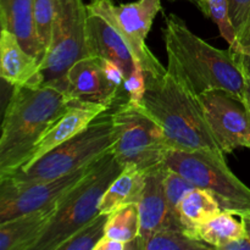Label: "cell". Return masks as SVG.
I'll return each instance as SVG.
<instances>
[{"instance_id":"cell-11","label":"cell","mask_w":250,"mask_h":250,"mask_svg":"<svg viewBox=\"0 0 250 250\" xmlns=\"http://www.w3.org/2000/svg\"><path fill=\"white\" fill-rule=\"evenodd\" d=\"M198 97L224 154L238 148L250 149V119L246 103L224 89H209Z\"/></svg>"},{"instance_id":"cell-23","label":"cell","mask_w":250,"mask_h":250,"mask_svg":"<svg viewBox=\"0 0 250 250\" xmlns=\"http://www.w3.org/2000/svg\"><path fill=\"white\" fill-rule=\"evenodd\" d=\"M207 250L208 244L193 238L180 229H164L151 234L141 246V250Z\"/></svg>"},{"instance_id":"cell-28","label":"cell","mask_w":250,"mask_h":250,"mask_svg":"<svg viewBox=\"0 0 250 250\" xmlns=\"http://www.w3.org/2000/svg\"><path fill=\"white\" fill-rule=\"evenodd\" d=\"M227 6L229 21L236 34V43L229 49H234L250 32V0H227Z\"/></svg>"},{"instance_id":"cell-32","label":"cell","mask_w":250,"mask_h":250,"mask_svg":"<svg viewBox=\"0 0 250 250\" xmlns=\"http://www.w3.org/2000/svg\"><path fill=\"white\" fill-rule=\"evenodd\" d=\"M221 250H250V238L248 236L229 242Z\"/></svg>"},{"instance_id":"cell-29","label":"cell","mask_w":250,"mask_h":250,"mask_svg":"<svg viewBox=\"0 0 250 250\" xmlns=\"http://www.w3.org/2000/svg\"><path fill=\"white\" fill-rule=\"evenodd\" d=\"M146 89V76L139 62L136 63L131 75L124 83V90L127 93V100L133 104H141Z\"/></svg>"},{"instance_id":"cell-6","label":"cell","mask_w":250,"mask_h":250,"mask_svg":"<svg viewBox=\"0 0 250 250\" xmlns=\"http://www.w3.org/2000/svg\"><path fill=\"white\" fill-rule=\"evenodd\" d=\"M112 119L111 153L124 167L146 173L164 163L171 148L160 125L141 105L125 100L112 111Z\"/></svg>"},{"instance_id":"cell-26","label":"cell","mask_w":250,"mask_h":250,"mask_svg":"<svg viewBox=\"0 0 250 250\" xmlns=\"http://www.w3.org/2000/svg\"><path fill=\"white\" fill-rule=\"evenodd\" d=\"M175 1V0H172ZM194 2L205 17L211 19L217 24L220 33L229 46H233L236 43V34L232 28L231 21L229 17V6L227 0H187Z\"/></svg>"},{"instance_id":"cell-14","label":"cell","mask_w":250,"mask_h":250,"mask_svg":"<svg viewBox=\"0 0 250 250\" xmlns=\"http://www.w3.org/2000/svg\"><path fill=\"white\" fill-rule=\"evenodd\" d=\"M87 48L89 55L116 63L124 71L126 78L137 63L119 29L104 17L93 12H88L87 16Z\"/></svg>"},{"instance_id":"cell-10","label":"cell","mask_w":250,"mask_h":250,"mask_svg":"<svg viewBox=\"0 0 250 250\" xmlns=\"http://www.w3.org/2000/svg\"><path fill=\"white\" fill-rule=\"evenodd\" d=\"M95 163L44 182H19L0 177V222L33 211L54 210L60 200L94 167Z\"/></svg>"},{"instance_id":"cell-13","label":"cell","mask_w":250,"mask_h":250,"mask_svg":"<svg viewBox=\"0 0 250 250\" xmlns=\"http://www.w3.org/2000/svg\"><path fill=\"white\" fill-rule=\"evenodd\" d=\"M167 167L160 164L146 173V187L138 203L141 232L138 238L127 243L126 250H141V246L151 234L170 229L167 198L165 192V173Z\"/></svg>"},{"instance_id":"cell-21","label":"cell","mask_w":250,"mask_h":250,"mask_svg":"<svg viewBox=\"0 0 250 250\" xmlns=\"http://www.w3.org/2000/svg\"><path fill=\"white\" fill-rule=\"evenodd\" d=\"M222 208L214 194L195 187L186 194L178 208V217L187 233L219 215Z\"/></svg>"},{"instance_id":"cell-8","label":"cell","mask_w":250,"mask_h":250,"mask_svg":"<svg viewBox=\"0 0 250 250\" xmlns=\"http://www.w3.org/2000/svg\"><path fill=\"white\" fill-rule=\"evenodd\" d=\"M87 16L83 0H56L50 43L41 63L42 85L56 87L73 63L89 56Z\"/></svg>"},{"instance_id":"cell-22","label":"cell","mask_w":250,"mask_h":250,"mask_svg":"<svg viewBox=\"0 0 250 250\" xmlns=\"http://www.w3.org/2000/svg\"><path fill=\"white\" fill-rule=\"evenodd\" d=\"M141 232V215L138 204H128L109 214L105 237L129 243L138 238Z\"/></svg>"},{"instance_id":"cell-20","label":"cell","mask_w":250,"mask_h":250,"mask_svg":"<svg viewBox=\"0 0 250 250\" xmlns=\"http://www.w3.org/2000/svg\"><path fill=\"white\" fill-rule=\"evenodd\" d=\"M189 236L212 249L221 250L229 242L247 236L241 216L231 210H222L219 215L190 231Z\"/></svg>"},{"instance_id":"cell-3","label":"cell","mask_w":250,"mask_h":250,"mask_svg":"<svg viewBox=\"0 0 250 250\" xmlns=\"http://www.w3.org/2000/svg\"><path fill=\"white\" fill-rule=\"evenodd\" d=\"M139 105L160 125L171 149L224 154L199 97L168 71L161 78L146 76V89Z\"/></svg>"},{"instance_id":"cell-27","label":"cell","mask_w":250,"mask_h":250,"mask_svg":"<svg viewBox=\"0 0 250 250\" xmlns=\"http://www.w3.org/2000/svg\"><path fill=\"white\" fill-rule=\"evenodd\" d=\"M33 10L37 34L45 56V51L50 43L54 19H55L56 0H34Z\"/></svg>"},{"instance_id":"cell-4","label":"cell","mask_w":250,"mask_h":250,"mask_svg":"<svg viewBox=\"0 0 250 250\" xmlns=\"http://www.w3.org/2000/svg\"><path fill=\"white\" fill-rule=\"evenodd\" d=\"M124 168L111 151L99 159L92 171L60 200L32 250H58L75 232L99 215L103 195Z\"/></svg>"},{"instance_id":"cell-16","label":"cell","mask_w":250,"mask_h":250,"mask_svg":"<svg viewBox=\"0 0 250 250\" xmlns=\"http://www.w3.org/2000/svg\"><path fill=\"white\" fill-rule=\"evenodd\" d=\"M0 76L12 87L42 85L41 62L10 32L0 33Z\"/></svg>"},{"instance_id":"cell-7","label":"cell","mask_w":250,"mask_h":250,"mask_svg":"<svg viewBox=\"0 0 250 250\" xmlns=\"http://www.w3.org/2000/svg\"><path fill=\"white\" fill-rule=\"evenodd\" d=\"M164 164L195 187L215 195L222 210L238 215L250 212V188L229 167L225 154L211 150L170 149Z\"/></svg>"},{"instance_id":"cell-18","label":"cell","mask_w":250,"mask_h":250,"mask_svg":"<svg viewBox=\"0 0 250 250\" xmlns=\"http://www.w3.org/2000/svg\"><path fill=\"white\" fill-rule=\"evenodd\" d=\"M54 210L28 212L0 222V250H32Z\"/></svg>"},{"instance_id":"cell-12","label":"cell","mask_w":250,"mask_h":250,"mask_svg":"<svg viewBox=\"0 0 250 250\" xmlns=\"http://www.w3.org/2000/svg\"><path fill=\"white\" fill-rule=\"evenodd\" d=\"M56 87L72 103H94L110 109L121 89L107 77L99 56L92 55L73 63Z\"/></svg>"},{"instance_id":"cell-15","label":"cell","mask_w":250,"mask_h":250,"mask_svg":"<svg viewBox=\"0 0 250 250\" xmlns=\"http://www.w3.org/2000/svg\"><path fill=\"white\" fill-rule=\"evenodd\" d=\"M109 109L110 107L102 104H94V103H72L67 111L60 117V120L42 137L24 167L32 165L34 161L60 146L61 143L80 133L93 120L97 119L102 112Z\"/></svg>"},{"instance_id":"cell-25","label":"cell","mask_w":250,"mask_h":250,"mask_svg":"<svg viewBox=\"0 0 250 250\" xmlns=\"http://www.w3.org/2000/svg\"><path fill=\"white\" fill-rule=\"evenodd\" d=\"M164 183H165V192L166 198H167L170 229H183L181 226L180 217H178V208H180L181 202L186 197V194L193 188H195V186L192 182H189L187 178L183 177L181 173L176 172L168 167L166 170Z\"/></svg>"},{"instance_id":"cell-9","label":"cell","mask_w":250,"mask_h":250,"mask_svg":"<svg viewBox=\"0 0 250 250\" xmlns=\"http://www.w3.org/2000/svg\"><path fill=\"white\" fill-rule=\"evenodd\" d=\"M160 10L161 0H136L121 5H116L114 0H90L87 4L88 12L104 17L119 29L146 76L151 78H161L167 72L146 43Z\"/></svg>"},{"instance_id":"cell-31","label":"cell","mask_w":250,"mask_h":250,"mask_svg":"<svg viewBox=\"0 0 250 250\" xmlns=\"http://www.w3.org/2000/svg\"><path fill=\"white\" fill-rule=\"evenodd\" d=\"M126 248L127 243L104 237V238L99 242V244L95 247V250H126Z\"/></svg>"},{"instance_id":"cell-1","label":"cell","mask_w":250,"mask_h":250,"mask_svg":"<svg viewBox=\"0 0 250 250\" xmlns=\"http://www.w3.org/2000/svg\"><path fill=\"white\" fill-rule=\"evenodd\" d=\"M167 71L195 95L209 89H224L239 100L246 99V77L231 49L222 50L195 36L175 14L164 27Z\"/></svg>"},{"instance_id":"cell-17","label":"cell","mask_w":250,"mask_h":250,"mask_svg":"<svg viewBox=\"0 0 250 250\" xmlns=\"http://www.w3.org/2000/svg\"><path fill=\"white\" fill-rule=\"evenodd\" d=\"M33 2L34 0H0V23L1 29L14 34L24 50L42 63L44 51L37 34Z\"/></svg>"},{"instance_id":"cell-24","label":"cell","mask_w":250,"mask_h":250,"mask_svg":"<svg viewBox=\"0 0 250 250\" xmlns=\"http://www.w3.org/2000/svg\"><path fill=\"white\" fill-rule=\"evenodd\" d=\"M107 219L109 214L97 215L63 242L58 250H95V247L105 237Z\"/></svg>"},{"instance_id":"cell-19","label":"cell","mask_w":250,"mask_h":250,"mask_svg":"<svg viewBox=\"0 0 250 250\" xmlns=\"http://www.w3.org/2000/svg\"><path fill=\"white\" fill-rule=\"evenodd\" d=\"M146 187V173L134 167H125L102 198L100 214H111L119 208L138 204Z\"/></svg>"},{"instance_id":"cell-33","label":"cell","mask_w":250,"mask_h":250,"mask_svg":"<svg viewBox=\"0 0 250 250\" xmlns=\"http://www.w3.org/2000/svg\"><path fill=\"white\" fill-rule=\"evenodd\" d=\"M244 77H246V99H244V103L250 106V75L244 76Z\"/></svg>"},{"instance_id":"cell-5","label":"cell","mask_w":250,"mask_h":250,"mask_svg":"<svg viewBox=\"0 0 250 250\" xmlns=\"http://www.w3.org/2000/svg\"><path fill=\"white\" fill-rule=\"evenodd\" d=\"M114 119L111 110L102 112L84 129L54 148L32 165L10 176L19 182H44L90 165L111 151Z\"/></svg>"},{"instance_id":"cell-30","label":"cell","mask_w":250,"mask_h":250,"mask_svg":"<svg viewBox=\"0 0 250 250\" xmlns=\"http://www.w3.org/2000/svg\"><path fill=\"white\" fill-rule=\"evenodd\" d=\"M233 55L236 56L239 67L243 71L244 76L250 75V32L246 39L234 49H231Z\"/></svg>"},{"instance_id":"cell-35","label":"cell","mask_w":250,"mask_h":250,"mask_svg":"<svg viewBox=\"0 0 250 250\" xmlns=\"http://www.w3.org/2000/svg\"><path fill=\"white\" fill-rule=\"evenodd\" d=\"M247 109H248V112H249V119H250V106H248V105H247Z\"/></svg>"},{"instance_id":"cell-34","label":"cell","mask_w":250,"mask_h":250,"mask_svg":"<svg viewBox=\"0 0 250 250\" xmlns=\"http://www.w3.org/2000/svg\"><path fill=\"white\" fill-rule=\"evenodd\" d=\"M243 221L244 227H246V232H247V236L250 238V212L249 214H243V215H239Z\"/></svg>"},{"instance_id":"cell-2","label":"cell","mask_w":250,"mask_h":250,"mask_svg":"<svg viewBox=\"0 0 250 250\" xmlns=\"http://www.w3.org/2000/svg\"><path fill=\"white\" fill-rule=\"evenodd\" d=\"M72 102L54 85L14 87L0 137V177L23 168L42 137L60 120Z\"/></svg>"}]
</instances>
